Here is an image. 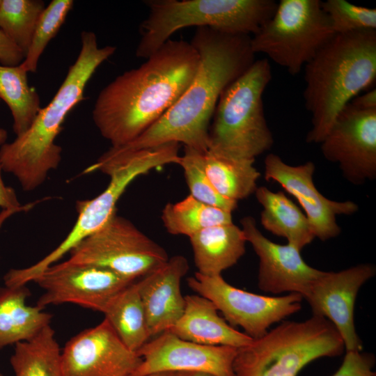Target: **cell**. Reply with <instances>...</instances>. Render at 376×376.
Instances as JSON below:
<instances>
[{"label": "cell", "mask_w": 376, "mask_h": 376, "mask_svg": "<svg viewBox=\"0 0 376 376\" xmlns=\"http://www.w3.org/2000/svg\"><path fill=\"white\" fill-rule=\"evenodd\" d=\"M72 0H52L45 7L36 25L29 49L20 64L27 72H36L39 59L56 36L72 10Z\"/></svg>", "instance_id": "31"}, {"label": "cell", "mask_w": 376, "mask_h": 376, "mask_svg": "<svg viewBox=\"0 0 376 376\" xmlns=\"http://www.w3.org/2000/svg\"><path fill=\"white\" fill-rule=\"evenodd\" d=\"M7 138V131L3 128L0 127V146L6 142Z\"/></svg>", "instance_id": "39"}, {"label": "cell", "mask_w": 376, "mask_h": 376, "mask_svg": "<svg viewBox=\"0 0 376 376\" xmlns=\"http://www.w3.org/2000/svg\"><path fill=\"white\" fill-rule=\"evenodd\" d=\"M320 0H281L251 36L256 54H265L295 76L336 34Z\"/></svg>", "instance_id": "9"}, {"label": "cell", "mask_w": 376, "mask_h": 376, "mask_svg": "<svg viewBox=\"0 0 376 376\" xmlns=\"http://www.w3.org/2000/svg\"><path fill=\"white\" fill-rule=\"evenodd\" d=\"M200 56L190 42L169 39L140 66L104 86L92 111L100 134L117 148L155 124L190 85Z\"/></svg>", "instance_id": "1"}, {"label": "cell", "mask_w": 376, "mask_h": 376, "mask_svg": "<svg viewBox=\"0 0 376 376\" xmlns=\"http://www.w3.org/2000/svg\"><path fill=\"white\" fill-rule=\"evenodd\" d=\"M2 167L0 164V207L2 210L15 209L25 212L31 210L36 205V202L22 205L17 199L14 189L6 186L2 178Z\"/></svg>", "instance_id": "35"}, {"label": "cell", "mask_w": 376, "mask_h": 376, "mask_svg": "<svg viewBox=\"0 0 376 376\" xmlns=\"http://www.w3.org/2000/svg\"><path fill=\"white\" fill-rule=\"evenodd\" d=\"M102 313L121 341L132 351L136 352L150 339L136 281L117 293Z\"/></svg>", "instance_id": "24"}, {"label": "cell", "mask_w": 376, "mask_h": 376, "mask_svg": "<svg viewBox=\"0 0 376 376\" xmlns=\"http://www.w3.org/2000/svg\"><path fill=\"white\" fill-rule=\"evenodd\" d=\"M27 73L20 64H0V100L11 112L13 130L16 136L30 127L42 108L38 92L29 84Z\"/></svg>", "instance_id": "27"}, {"label": "cell", "mask_w": 376, "mask_h": 376, "mask_svg": "<svg viewBox=\"0 0 376 376\" xmlns=\"http://www.w3.org/2000/svg\"><path fill=\"white\" fill-rule=\"evenodd\" d=\"M335 34L376 30V9L357 6L346 0L322 1Z\"/></svg>", "instance_id": "32"}, {"label": "cell", "mask_w": 376, "mask_h": 376, "mask_svg": "<svg viewBox=\"0 0 376 376\" xmlns=\"http://www.w3.org/2000/svg\"><path fill=\"white\" fill-rule=\"evenodd\" d=\"M322 155L336 163L350 183L376 178V109L348 103L338 114L320 143Z\"/></svg>", "instance_id": "12"}, {"label": "cell", "mask_w": 376, "mask_h": 376, "mask_svg": "<svg viewBox=\"0 0 376 376\" xmlns=\"http://www.w3.org/2000/svg\"><path fill=\"white\" fill-rule=\"evenodd\" d=\"M373 354L362 351L345 352L343 363L332 376H376Z\"/></svg>", "instance_id": "33"}, {"label": "cell", "mask_w": 376, "mask_h": 376, "mask_svg": "<svg viewBox=\"0 0 376 376\" xmlns=\"http://www.w3.org/2000/svg\"><path fill=\"white\" fill-rule=\"evenodd\" d=\"M272 77L269 60H255L224 90L210 125L207 151L255 159L271 149L274 137L265 119L263 95Z\"/></svg>", "instance_id": "5"}, {"label": "cell", "mask_w": 376, "mask_h": 376, "mask_svg": "<svg viewBox=\"0 0 376 376\" xmlns=\"http://www.w3.org/2000/svg\"><path fill=\"white\" fill-rule=\"evenodd\" d=\"M171 162V152L166 146L127 152L119 157L104 171L110 177L107 188L92 199L77 202L78 217L65 238L36 263L25 268L10 269L3 276L6 286H22L33 281L83 240L100 230L116 213L118 200L133 180Z\"/></svg>", "instance_id": "8"}, {"label": "cell", "mask_w": 376, "mask_h": 376, "mask_svg": "<svg viewBox=\"0 0 376 376\" xmlns=\"http://www.w3.org/2000/svg\"><path fill=\"white\" fill-rule=\"evenodd\" d=\"M161 219L169 233L189 237L213 226L233 223L231 212L202 203L190 194L166 204Z\"/></svg>", "instance_id": "28"}, {"label": "cell", "mask_w": 376, "mask_h": 376, "mask_svg": "<svg viewBox=\"0 0 376 376\" xmlns=\"http://www.w3.org/2000/svg\"><path fill=\"white\" fill-rule=\"evenodd\" d=\"M1 0H0V5H1Z\"/></svg>", "instance_id": "42"}, {"label": "cell", "mask_w": 376, "mask_h": 376, "mask_svg": "<svg viewBox=\"0 0 376 376\" xmlns=\"http://www.w3.org/2000/svg\"><path fill=\"white\" fill-rule=\"evenodd\" d=\"M185 257L175 255L136 282L150 338L169 330L184 312L182 279L189 270Z\"/></svg>", "instance_id": "19"}, {"label": "cell", "mask_w": 376, "mask_h": 376, "mask_svg": "<svg viewBox=\"0 0 376 376\" xmlns=\"http://www.w3.org/2000/svg\"><path fill=\"white\" fill-rule=\"evenodd\" d=\"M315 165L312 162L292 166L276 154L265 159V178L279 183L294 196L305 212L315 237L325 241L341 232L336 216L355 213L358 205L350 201H336L323 196L313 182Z\"/></svg>", "instance_id": "16"}, {"label": "cell", "mask_w": 376, "mask_h": 376, "mask_svg": "<svg viewBox=\"0 0 376 376\" xmlns=\"http://www.w3.org/2000/svg\"><path fill=\"white\" fill-rule=\"evenodd\" d=\"M189 238L196 272L205 276L221 275L246 251L244 232L233 223L205 228Z\"/></svg>", "instance_id": "21"}, {"label": "cell", "mask_w": 376, "mask_h": 376, "mask_svg": "<svg viewBox=\"0 0 376 376\" xmlns=\"http://www.w3.org/2000/svg\"><path fill=\"white\" fill-rule=\"evenodd\" d=\"M180 373L176 372H163L155 374L148 375L146 376H179Z\"/></svg>", "instance_id": "40"}, {"label": "cell", "mask_w": 376, "mask_h": 376, "mask_svg": "<svg viewBox=\"0 0 376 376\" xmlns=\"http://www.w3.org/2000/svg\"><path fill=\"white\" fill-rule=\"evenodd\" d=\"M304 68L306 141L320 143L340 111L375 81L376 30L336 34Z\"/></svg>", "instance_id": "4"}, {"label": "cell", "mask_w": 376, "mask_h": 376, "mask_svg": "<svg viewBox=\"0 0 376 376\" xmlns=\"http://www.w3.org/2000/svg\"><path fill=\"white\" fill-rule=\"evenodd\" d=\"M350 103L359 109L372 110L376 109V90L373 88L361 95L356 96Z\"/></svg>", "instance_id": "36"}, {"label": "cell", "mask_w": 376, "mask_h": 376, "mask_svg": "<svg viewBox=\"0 0 376 376\" xmlns=\"http://www.w3.org/2000/svg\"><path fill=\"white\" fill-rule=\"evenodd\" d=\"M254 194L263 207L260 223L265 229L300 251L315 238L306 214L283 191L261 186Z\"/></svg>", "instance_id": "23"}, {"label": "cell", "mask_w": 376, "mask_h": 376, "mask_svg": "<svg viewBox=\"0 0 376 376\" xmlns=\"http://www.w3.org/2000/svg\"><path fill=\"white\" fill-rule=\"evenodd\" d=\"M196 294L210 299L233 327L239 326L253 339L265 335L273 324L298 312L303 297L297 293L264 296L235 288L221 276L198 272L187 279Z\"/></svg>", "instance_id": "11"}, {"label": "cell", "mask_w": 376, "mask_h": 376, "mask_svg": "<svg viewBox=\"0 0 376 376\" xmlns=\"http://www.w3.org/2000/svg\"><path fill=\"white\" fill-rule=\"evenodd\" d=\"M44 290L37 306L74 304L102 313L110 300L134 282L105 268L70 264H54L33 281Z\"/></svg>", "instance_id": "13"}, {"label": "cell", "mask_w": 376, "mask_h": 376, "mask_svg": "<svg viewBox=\"0 0 376 376\" xmlns=\"http://www.w3.org/2000/svg\"><path fill=\"white\" fill-rule=\"evenodd\" d=\"M10 361L15 376H63L61 350L50 324L16 343Z\"/></svg>", "instance_id": "25"}, {"label": "cell", "mask_w": 376, "mask_h": 376, "mask_svg": "<svg viewBox=\"0 0 376 376\" xmlns=\"http://www.w3.org/2000/svg\"><path fill=\"white\" fill-rule=\"evenodd\" d=\"M184 312L168 331L178 337L204 345H224L240 348L253 338L230 326L218 313L215 305L200 295L185 296Z\"/></svg>", "instance_id": "20"}, {"label": "cell", "mask_w": 376, "mask_h": 376, "mask_svg": "<svg viewBox=\"0 0 376 376\" xmlns=\"http://www.w3.org/2000/svg\"><path fill=\"white\" fill-rule=\"evenodd\" d=\"M179 376H214L211 374L199 372H182Z\"/></svg>", "instance_id": "38"}, {"label": "cell", "mask_w": 376, "mask_h": 376, "mask_svg": "<svg viewBox=\"0 0 376 376\" xmlns=\"http://www.w3.org/2000/svg\"><path fill=\"white\" fill-rule=\"evenodd\" d=\"M254 162L205 152V171L214 187L222 196L237 202L248 198L258 188L260 173Z\"/></svg>", "instance_id": "26"}, {"label": "cell", "mask_w": 376, "mask_h": 376, "mask_svg": "<svg viewBox=\"0 0 376 376\" xmlns=\"http://www.w3.org/2000/svg\"><path fill=\"white\" fill-rule=\"evenodd\" d=\"M344 350L339 333L325 318L313 315L302 322L283 321L237 349L234 376H297L311 362Z\"/></svg>", "instance_id": "7"}, {"label": "cell", "mask_w": 376, "mask_h": 376, "mask_svg": "<svg viewBox=\"0 0 376 376\" xmlns=\"http://www.w3.org/2000/svg\"><path fill=\"white\" fill-rule=\"evenodd\" d=\"M372 264H360L339 272H324L304 298L313 315L329 320L339 333L345 352L362 351L354 326V308L360 288L375 274Z\"/></svg>", "instance_id": "17"}, {"label": "cell", "mask_w": 376, "mask_h": 376, "mask_svg": "<svg viewBox=\"0 0 376 376\" xmlns=\"http://www.w3.org/2000/svg\"><path fill=\"white\" fill-rule=\"evenodd\" d=\"M237 349L195 343L166 331L150 339L136 352L141 362L132 376L163 372H199L214 376H234L233 365Z\"/></svg>", "instance_id": "14"}, {"label": "cell", "mask_w": 376, "mask_h": 376, "mask_svg": "<svg viewBox=\"0 0 376 376\" xmlns=\"http://www.w3.org/2000/svg\"><path fill=\"white\" fill-rule=\"evenodd\" d=\"M205 152L185 146L180 155L178 165L183 169L189 194L202 203L233 212L237 202L222 196L214 187L205 171Z\"/></svg>", "instance_id": "30"}, {"label": "cell", "mask_w": 376, "mask_h": 376, "mask_svg": "<svg viewBox=\"0 0 376 376\" xmlns=\"http://www.w3.org/2000/svg\"><path fill=\"white\" fill-rule=\"evenodd\" d=\"M45 8L41 0H1L0 30L26 56L39 18Z\"/></svg>", "instance_id": "29"}, {"label": "cell", "mask_w": 376, "mask_h": 376, "mask_svg": "<svg viewBox=\"0 0 376 376\" xmlns=\"http://www.w3.org/2000/svg\"><path fill=\"white\" fill-rule=\"evenodd\" d=\"M115 46L99 47L95 33L83 31L76 61L51 102L41 108L23 134L0 146L3 171L13 174L24 191L39 187L61 161L62 148L56 139L70 111L84 98V93L97 68L116 52Z\"/></svg>", "instance_id": "3"}, {"label": "cell", "mask_w": 376, "mask_h": 376, "mask_svg": "<svg viewBox=\"0 0 376 376\" xmlns=\"http://www.w3.org/2000/svg\"><path fill=\"white\" fill-rule=\"evenodd\" d=\"M63 376H132L141 362L104 319L70 338L61 350Z\"/></svg>", "instance_id": "15"}, {"label": "cell", "mask_w": 376, "mask_h": 376, "mask_svg": "<svg viewBox=\"0 0 376 376\" xmlns=\"http://www.w3.org/2000/svg\"><path fill=\"white\" fill-rule=\"evenodd\" d=\"M240 223L246 242L251 244L259 258V288L275 295L297 293L304 299L323 271L308 265L296 247L267 239L252 217H243Z\"/></svg>", "instance_id": "18"}, {"label": "cell", "mask_w": 376, "mask_h": 376, "mask_svg": "<svg viewBox=\"0 0 376 376\" xmlns=\"http://www.w3.org/2000/svg\"><path fill=\"white\" fill-rule=\"evenodd\" d=\"M70 254L65 260L68 263L105 268L132 281L155 270L169 258L162 246L116 213Z\"/></svg>", "instance_id": "10"}, {"label": "cell", "mask_w": 376, "mask_h": 376, "mask_svg": "<svg viewBox=\"0 0 376 376\" xmlns=\"http://www.w3.org/2000/svg\"><path fill=\"white\" fill-rule=\"evenodd\" d=\"M29 295L25 285L0 288V350L32 338L49 325L52 315L28 305Z\"/></svg>", "instance_id": "22"}, {"label": "cell", "mask_w": 376, "mask_h": 376, "mask_svg": "<svg viewBox=\"0 0 376 376\" xmlns=\"http://www.w3.org/2000/svg\"><path fill=\"white\" fill-rule=\"evenodd\" d=\"M136 56L147 58L181 29L206 26L233 35H254L274 15V0H146Z\"/></svg>", "instance_id": "6"}, {"label": "cell", "mask_w": 376, "mask_h": 376, "mask_svg": "<svg viewBox=\"0 0 376 376\" xmlns=\"http://www.w3.org/2000/svg\"><path fill=\"white\" fill-rule=\"evenodd\" d=\"M20 210L15 209L2 210L0 212V229L2 227L4 222L12 215L15 213L20 212Z\"/></svg>", "instance_id": "37"}, {"label": "cell", "mask_w": 376, "mask_h": 376, "mask_svg": "<svg viewBox=\"0 0 376 376\" xmlns=\"http://www.w3.org/2000/svg\"><path fill=\"white\" fill-rule=\"evenodd\" d=\"M24 58L22 51L0 30V64L16 66L21 64Z\"/></svg>", "instance_id": "34"}, {"label": "cell", "mask_w": 376, "mask_h": 376, "mask_svg": "<svg viewBox=\"0 0 376 376\" xmlns=\"http://www.w3.org/2000/svg\"><path fill=\"white\" fill-rule=\"evenodd\" d=\"M200 56L187 90L150 128L129 143L110 149L130 152L176 142L207 151L210 125L224 90L255 61L251 36L197 27L190 41Z\"/></svg>", "instance_id": "2"}, {"label": "cell", "mask_w": 376, "mask_h": 376, "mask_svg": "<svg viewBox=\"0 0 376 376\" xmlns=\"http://www.w3.org/2000/svg\"><path fill=\"white\" fill-rule=\"evenodd\" d=\"M0 376H3V375L0 373Z\"/></svg>", "instance_id": "41"}]
</instances>
